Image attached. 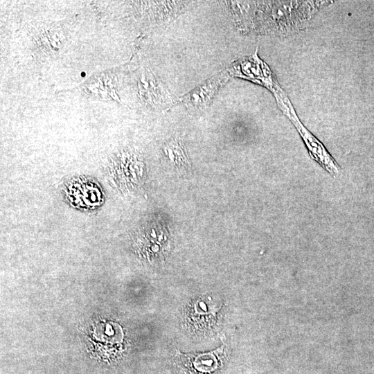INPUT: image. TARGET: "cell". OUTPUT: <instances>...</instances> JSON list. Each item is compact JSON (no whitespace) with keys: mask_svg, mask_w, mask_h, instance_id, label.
Wrapping results in <instances>:
<instances>
[{"mask_svg":"<svg viewBox=\"0 0 374 374\" xmlns=\"http://www.w3.org/2000/svg\"><path fill=\"white\" fill-rule=\"evenodd\" d=\"M227 79L226 73L220 71L186 93L179 100L190 112H201L208 106L219 88Z\"/></svg>","mask_w":374,"mask_h":374,"instance_id":"obj_1","label":"cell"},{"mask_svg":"<svg viewBox=\"0 0 374 374\" xmlns=\"http://www.w3.org/2000/svg\"><path fill=\"white\" fill-rule=\"evenodd\" d=\"M290 118L305 141L311 157L330 174L337 175L339 172V167L321 143L312 135L299 120H296V116Z\"/></svg>","mask_w":374,"mask_h":374,"instance_id":"obj_2","label":"cell"},{"mask_svg":"<svg viewBox=\"0 0 374 374\" xmlns=\"http://www.w3.org/2000/svg\"><path fill=\"white\" fill-rule=\"evenodd\" d=\"M139 85L141 94L150 103L166 106L172 103L170 93L148 70L140 73Z\"/></svg>","mask_w":374,"mask_h":374,"instance_id":"obj_3","label":"cell"},{"mask_svg":"<svg viewBox=\"0 0 374 374\" xmlns=\"http://www.w3.org/2000/svg\"><path fill=\"white\" fill-rule=\"evenodd\" d=\"M193 364L197 371L202 373H209L217 368V361L213 353L198 355L193 361Z\"/></svg>","mask_w":374,"mask_h":374,"instance_id":"obj_4","label":"cell"}]
</instances>
